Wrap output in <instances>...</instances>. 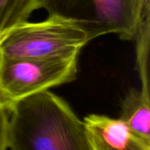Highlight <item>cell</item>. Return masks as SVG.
I'll list each match as a JSON object with an SVG mask.
<instances>
[{"label": "cell", "mask_w": 150, "mask_h": 150, "mask_svg": "<svg viewBox=\"0 0 150 150\" xmlns=\"http://www.w3.org/2000/svg\"><path fill=\"white\" fill-rule=\"evenodd\" d=\"M6 142L11 150H91L83 121L49 91L7 107Z\"/></svg>", "instance_id": "cell-1"}, {"label": "cell", "mask_w": 150, "mask_h": 150, "mask_svg": "<svg viewBox=\"0 0 150 150\" xmlns=\"http://www.w3.org/2000/svg\"><path fill=\"white\" fill-rule=\"evenodd\" d=\"M6 128H7V108L0 100V150L7 149Z\"/></svg>", "instance_id": "cell-9"}, {"label": "cell", "mask_w": 150, "mask_h": 150, "mask_svg": "<svg viewBox=\"0 0 150 150\" xmlns=\"http://www.w3.org/2000/svg\"><path fill=\"white\" fill-rule=\"evenodd\" d=\"M149 91L132 89L121 104L120 120L136 135L150 143Z\"/></svg>", "instance_id": "cell-6"}, {"label": "cell", "mask_w": 150, "mask_h": 150, "mask_svg": "<svg viewBox=\"0 0 150 150\" xmlns=\"http://www.w3.org/2000/svg\"><path fill=\"white\" fill-rule=\"evenodd\" d=\"M89 42L86 33L76 25L47 17L43 21H25L11 28L0 40V56L77 61Z\"/></svg>", "instance_id": "cell-3"}, {"label": "cell", "mask_w": 150, "mask_h": 150, "mask_svg": "<svg viewBox=\"0 0 150 150\" xmlns=\"http://www.w3.org/2000/svg\"><path fill=\"white\" fill-rule=\"evenodd\" d=\"M91 150H150V143L136 135L120 119L89 114L83 119Z\"/></svg>", "instance_id": "cell-5"}, {"label": "cell", "mask_w": 150, "mask_h": 150, "mask_svg": "<svg viewBox=\"0 0 150 150\" xmlns=\"http://www.w3.org/2000/svg\"><path fill=\"white\" fill-rule=\"evenodd\" d=\"M77 61L0 56V100L7 108L23 98L74 81Z\"/></svg>", "instance_id": "cell-4"}, {"label": "cell", "mask_w": 150, "mask_h": 150, "mask_svg": "<svg viewBox=\"0 0 150 150\" xmlns=\"http://www.w3.org/2000/svg\"><path fill=\"white\" fill-rule=\"evenodd\" d=\"M48 17L69 22L83 31L89 40L115 34L132 40L137 34L142 0H36Z\"/></svg>", "instance_id": "cell-2"}, {"label": "cell", "mask_w": 150, "mask_h": 150, "mask_svg": "<svg viewBox=\"0 0 150 150\" xmlns=\"http://www.w3.org/2000/svg\"><path fill=\"white\" fill-rule=\"evenodd\" d=\"M37 9L36 0H0V40L15 25L27 21Z\"/></svg>", "instance_id": "cell-7"}, {"label": "cell", "mask_w": 150, "mask_h": 150, "mask_svg": "<svg viewBox=\"0 0 150 150\" xmlns=\"http://www.w3.org/2000/svg\"><path fill=\"white\" fill-rule=\"evenodd\" d=\"M150 10L142 11L140 26L135 36L136 40V63L142 81V88L149 91V37Z\"/></svg>", "instance_id": "cell-8"}]
</instances>
